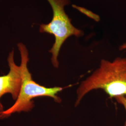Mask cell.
<instances>
[{
    "label": "cell",
    "instance_id": "cell-1",
    "mask_svg": "<svg viewBox=\"0 0 126 126\" xmlns=\"http://www.w3.org/2000/svg\"><path fill=\"white\" fill-rule=\"evenodd\" d=\"M99 89L104 90L111 98H126V58L118 57L112 62L101 60L99 67L77 89L75 106L90 91Z\"/></svg>",
    "mask_w": 126,
    "mask_h": 126
},
{
    "label": "cell",
    "instance_id": "cell-2",
    "mask_svg": "<svg viewBox=\"0 0 126 126\" xmlns=\"http://www.w3.org/2000/svg\"><path fill=\"white\" fill-rule=\"evenodd\" d=\"M17 47L21 59V87L15 103L9 108L0 112V119L7 118L15 113L28 112L31 111L35 106L32 99L37 97H49L57 103L61 102V99L58 96V94L63 90V88L59 86L46 87L34 81L32 74L28 68L29 58L27 47L22 43H19Z\"/></svg>",
    "mask_w": 126,
    "mask_h": 126
},
{
    "label": "cell",
    "instance_id": "cell-3",
    "mask_svg": "<svg viewBox=\"0 0 126 126\" xmlns=\"http://www.w3.org/2000/svg\"><path fill=\"white\" fill-rule=\"evenodd\" d=\"M47 0L52 9L53 17L50 23L41 24L39 32L53 35L55 37V42L49 52L51 54L52 64L57 68L59 66V51L64 42L70 36H82L83 32L72 25L71 19L65 12L64 6L69 4V0Z\"/></svg>",
    "mask_w": 126,
    "mask_h": 126
},
{
    "label": "cell",
    "instance_id": "cell-4",
    "mask_svg": "<svg viewBox=\"0 0 126 126\" xmlns=\"http://www.w3.org/2000/svg\"><path fill=\"white\" fill-rule=\"evenodd\" d=\"M8 63L9 67V73L0 76V112L4 110L0 101L3 95L9 94L13 99L16 100L19 94L22 84V71L20 65H17L14 60V51L12 50L9 54Z\"/></svg>",
    "mask_w": 126,
    "mask_h": 126
},
{
    "label": "cell",
    "instance_id": "cell-5",
    "mask_svg": "<svg viewBox=\"0 0 126 126\" xmlns=\"http://www.w3.org/2000/svg\"><path fill=\"white\" fill-rule=\"evenodd\" d=\"M115 99H116V100L117 101L118 103L121 104L123 106V107L124 108V109L125 110L126 113V98L124 97L120 96V97H117L115 98ZM122 126H126V118L125 122Z\"/></svg>",
    "mask_w": 126,
    "mask_h": 126
},
{
    "label": "cell",
    "instance_id": "cell-6",
    "mask_svg": "<svg viewBox=\"0 0 126 126\" xmlns=\"http://www.w3.org/2000/svg\"><path fill=\"white\" fill-rule=\"evenodd\" d=\"M119 49L121 50H126V43H124L123 44H122V45H121L120 46Z\"/></svg>",
    "mask_w": 126,
    "mask_h": 126
}]
</instances>
